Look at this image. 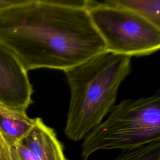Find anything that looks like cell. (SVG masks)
I'll list each match as a JSON object with an SVG mask.
<instances>
[{
	"mask_svg": "<svg viewBox=\"0 0 160 160\" xmlns=\"http://www.w3.org/2000/svg\"><path fill=\"white\" fill-rule=\"evenodd\" d=\"M88 6V0H21L0 12V42L27 71H65L106 51Z\"/></svg>",
	"mask_w": 160,
	"mask_h": 160,
	"instance_id": "6da1fadb",
	"label": "cell"
},
{
	"mask_svg": "<svg viewBox=\"0 0 160 160\" xmlns=\"http://www.w3.org/2000/svg\"><path fill=\"white\" fill-rule=\"evenodd\" d=\"M131 70V57L104 51L64 71L70 90L64 129L68 139H84L102 122Z\"/></svg>",
	"mask_w": 160,
	"mask_h": 160,
	"instance_id": "7a4b0ae2",
	"label": "cell"
},
{
	"mask_svg": "<svg viewBox=\"0 0 160 160\" xmlns=\"http://www.w3.org/2000/svg\"><path fill=\"white\" fill-rule=\"evenodd\" d=\"M84 138L81 160L100 150H129L160 141V94L125 99Z\"/></svg>",
	"mask_w": 160,
	"mask_h": 160,
	"instance_id": "3957f363",
	"label": "cell"
},
{
	"mask_svg": "<svg viewBox=\"0 0 160 160\" xmlns=\"http://www.w3.org/2000/svg\"><path fill=\"white\" fill-rule=\"evenodd\" d=\"M91 21L106 51L131 56L149 55L160 48V28L109 0L88 1Z\"/></svg>",
	"mask_w": 160,
	"mask_h": 160,
	"instance_id": "277c9868",
	"label": "cell"
},
{
	"mask_svg": "<svg viewBox=\"0 0 160 160\" xmlns=\"http://www.w3.org/2000/svg\"><path fill=\"white\" fill-rule=\"evenodd\" d=\"M32 93L28 71L0 42V103L26 111L32 102Z\"/></svg>",
	"mask_w": 160,
	"mask_h": 160,
	"instance_id": "5b68a950",
	"label": "cell"
},
{
	"mask_svg": "<svg viewBox=\"0 0 160 160\" xmlns=\"http://www.w3.org/2000/svg\"><path fill=\"white\" fill-rule=\"evenodd\" d=\"M11 149L14 160H68L56 132L40 118H36L32 129Z\"/></svg>",
	"mask_w": 160,
	"mask_h": 160,
	"instance_id": "8992f818",
	"label": "cell"
},
{
	"mask_svg": "<svg viewBox=\"0 0 160 160\" xmlns=\"http://www.w3.org/2000/svg\"><path fill=\"white\" fill-rule=\"evenodd\" d=\"M36 121V118L28 117L25 111L0 103V134L11 148L30 132Z\"/></svg>",
	"mask_w": 160,
	"mask_h": 160,
	"instance_id": "52a82bcc",
	"label": "cell"
},
{
	"mask_svg": "<svg viewBox=\"0 0 160 160\" xmlns=\"http://www.w3.org/2000/svg\"><path fill=\"white\" fill-rule=\"evenodd\" d=\"M126 8L160 28V0H109Z\"/></svg>",
	"mask_w": 160,
	"mask_h": 160,
	"instance_id": "ba28073f",
	"label": "cell"
},
{
	"mask_svg": "<svg viewBox=\"0 0 160 160\" xmlns=\"http://www.w3.org/2000/svg\"><path fill=\"white\" fill-rule=\"evenodd\" d=\"M114 160H160V141L138 148L122 151Z\"/></svg>",
	"mask_w": 160,
	"mask_h": 160,
	"instance_id": "9c48e42d",
	"label": "cell"
},
{
	"mask_svg": "<svg viewBox=\"0 0 160 160\" xmlns=\"http://www.w3.org/2000/svg\"><path fill=\"white\" fill-rule=\"evenodd\" d=\"M0 160H14L11 147L0 134Z\"/></svg>",
	"mask_w": 160,
	"mask_h": 160,
	"instance_id": "30bf717a",
	"label": "cell"
},
{
	"mask_svg": "<svg viewBox=\"0 0 160 160\" xmlns=\"http://www.w3.org/2000/svg\"><path fill=\"white\" fill-rule=\"evenodd\" d=\"M21 0H0V12L18 4Z\"/></svg>",
	"mask_w": 160,
	"mask_h": 160,
	"instance_id": "8fae6325",
	"label": "cell"
}]
</instances>
